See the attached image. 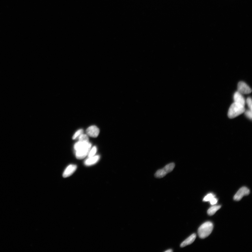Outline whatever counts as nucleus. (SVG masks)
I'll return each instance as SVG.
<instances>
[{
    "label": "nucleus",
    "mask_w": 252,
    "mask_h": 252,
    "mask_svg": "<svg viewBox=\"0 0 252 252\" xmlns=\"http://www.w3.org/2000/svg\"><path fill=\"white\" fill-rule=\"evenodd\" d=\"M213 229V223L210 221L206 222L202 224L198 229V235L200 238H206L212 233Z\"/></svg>",
    "instance_id": "nucleus-1"
},
{
    "label": "nucleus",
    "mask_w": 252,
    "mask_h": 252,
    "mask_svg": "<svg viewBox=\"0 0 252 252\" xmlns=\"http://www.w3.org/2000/svg\"><path fill=\"white\" fill-rule=\"evenodd\" d=\"M245 110L244 106L234 102L230 107L228 115L229 118L232 119L244 113Z\"/></svg>",
    "instance_id": "nucleus-2"
},
{
    "label": "nucleus",
    "mask_w": 252,
    "mask_h": 252,
    "mask_svg": "<svg viewBox=\"0 0 252 252\" xmlns=\"http://www.w3.org/2000/svg\"><path fill=\"white\" fill-rule=\"evenodd\" d=\"M175 166V164L174 163H169L162 169L158 170L154 174L155 177L158 178L164 177L167 174L173 171Z\"/></svg>",
    "instance_id": "nucleus-3"
},
{
    "label": "nucleus",
    "mask_w": 252,
    "mask_h": 252,
    "mask_svg": "<svg viewBox=\"0 0 252 252\" xmlns=\"http://www.w3.org/2000/svg\"><path fill=\"white\" fill-rule=\"evenodd\" d=\"M250 191L246 187H241L234 195V199L236 201H239L242 199V198L245 195H248Z\"/></svg>",
    "instance_id": "nucleus-4"
},
{
    "label": "nucleus",
    "mask_w": 252,
    "mask_h": 252,
    "mask_svg": "<svg viewBox=\"0 0 252 252\" xmlns=\"http://www.w3.org/2000/svg\"><path fill=\"white\" fill-rule=\"evenodd\" d=\"M92 145L84 147L76 151V158L77 159H83L87 156L90 151Z\"/></svg>",
    "instance_id": "nucleus-5"
},
{
    "label": "nucleus",
    "mask_w": 252,
    "mask_h": 252,
    "mask_svg": "<svg viewBox=\"0 0 252 252\" xmlns=\"http://www.w3.org/2000/svg\"><path fill=\"white\" fill-rule=\"evenodd\" d=\"M252 90L249 86L243 82H240L238 84V92L241 94H247L250 93Z\"/></svg>",
    "instance_id": "nucleus-6"
},
{
    "label": "nucleus",
    "mask_w": 252,
    "mask_h": 252,
    "mask_svg": "<svg viewBox=\"0 0 252 252\" xmlns=\"http://www.w3.org/2000/svg\"><path fill=\"white\" fill-rule=\"evenodd\" d=\"M86 132L88 136L96 138L98 136L100 133V130L96 126H91L87 129Z\"/></svg>",
    "instance_id": "nucleus-7"
},
{
    "label": "nucleus",
    "mask_w": 252,
    "mask_h": 252,
    "mask_svg": "<svg viewBox=\"0 0 252 252\" xmlns=\"http://www.w3.org/2000/svg\"><path fill=\"white\" fill-rule=\"evenodd\" d=\"M76 169L77 166L76 165L72 164L68 166L64 170L63 174V177L67 178L72 175L76 171Z\"/></svg>",
    "instance_id": "nucleus-8"
},
{
    "label": "nucleus",
    "mask_w": 252,
    "mask_h": 252,
    "mask_svg": "<svg viewBox=\"0 0 252 252\" xmlns=\"http://www.w3.org/2000/svg\"><path fill=\"white\" fill-rule=\"evenodd\" d=\"M234 102L244 106L245 101L244 97L242 94L238 92H237L234 94Z\"/></svg>",
    "instance_id": "nucleus-9"
},
{
    "label": "nucleus",
    "mask_w": 252,
    "mask_h": 252,
    "mask_svg": "<svg viewBox=\"0 0 252 252\" xmlns=\"http://www.w3.org/2000/svg\"><path fill=\"white\" fill-rule=\"evenodd\" d=\"M196 238V234H193L190 236H189L188 238H187L186 240L183 241L181 244H180V247H184L187 246V245L192 244L194 242Z\"/></svg>",
    "instance_id": "nucleus-10"
},
{
    "label": "nucleus",
    "mask_w": 252,
    "mask_h": 252,
    "mask_svg": "<svg viewBox=\"0 0 252 252\" xmlns=\"http://www.w3.org/2000/svg\"><path fill=\"white\" fill-rule=\"evenodd\" d=\"M100 158V156L99 155L89 157V158L85 160V164L87 166L93 165L98 162Z\"/></svg>",
    "instance_id": "nucleus-11"
},
{
    "label": "nucleus",
    "mask_w": 252,
    "mask_h": 252,
    "mask_svg": "<svg viewBox=\"0 0 252 252\" xmlns=\"http://www.w3.org/2000/svg\"><path fill=\"white\" fill-rule=\"evenodd\" d=\"M221 208V206H214L210 207L207 211V213L210 216L214 215L217 211Z\"/></svg>",
    "instance_id": "nucleus-12"
},
{
    "label": "nucleus",
    "mask_w": 252,
    "mask_h": 252,
    "mask_svg": "<svg viewBox=\"0 0 252 252\" xmlns=\"http://www.w3.org/2000/svg\"><path fill=\"white\" fill-rule=\"evenodd\" d=\"M79 141L81 142H89V138L87 135L82 134L78 138Z\"/></svg>",
    "instance_id": "nucleus-13"
},
{
    "label": "nucleus",
    "mask_w": 252,
    "mask_h": 252,
    "mask_svg": "<svg viewBox=\"0 0 252 252\" xmlns=\"http://www.w3.org/2000/svg\"><path fill=\"white\" fill-rule=\"evenodd\" d=\"M214 197H215V195L214 194L209 193L204 197L203 201L204 202H209Z\"/></svg>",
    "instance_id": "nucleus-14"
},
{
    "label": "nucleus",
    "mask_w": 252,
    "mask_h": 252,
    "mask_svg": "<svg viewBox=\"0 0 252 252\" xmlns=\"http://www.w3.org/2000/svg\"><path fill=\"white\" fill-rule=\"evenodd\" d=\"M97 151V148L96 146H94L91 150H90L88 154V157H90L94 156L96 153Z\"/></svg>",
    "instance_id": "nucleus-15"
},
{
    "label": "nucleus",
    "mask_w": 252,
    "mask_h": 252,
    "mask_svg": "<svg viewBox=\"0 0 252 252\" xmlns=\"http://www.w3.org/2000/svg\"><path fill=\"white\" fill-rule=\"evenodd\" d=\"M83 133V129H81L77 131L75 133L74 135H73L72 138L73 139H75L79 138L80 135L82 134Z\"/></svg>",
    "instance_id": "nucleus-16"
},
{
    "label": "nucleus",
    "mask_w": 252,
    "mask_h": 252,
    "mask_svg": "<svg viewBox=\"0 0 252 252\" xmlns=\"http://www.w3.org/2000/svg\"><path fill=\"white\" fill-rule=\"evenodd\" d=\"M245 115H246L247 118H249L250 119H252V111L250 110H247L244 111Z\"/></svg>",
    "instance_id": "nucleus-17"
},
{
    "label": "nucleus",
    "mask_w": 252,
    "mask_h": 252,
    "mask_svg": "<svg viewBox=\"0 0 252 252\" xmlns=\"http://www.w3.org/2000/svg\"><path fill=\"white\" fill-rule=\"evenodd\" d=\"M247 103L250 110H252V100L251 98H248L247 99Z\"/></svg>",
    "instance_id": "nucleus-18"
},
{
    "label": "nucleus",
    "mask_w": 252,
    "mask_h": 252,
    "mask_svg": "<svg viewBox=\"0 0 252 252\" xmlns=\"http://www.w3.org/2000/svg\"><path fill=\"white\" fill-rule=\"evenodd\" d=\"M211 205H214V204H216L218 202V199L215 197L212 198L209 201Z\"/></svg>",
    "instance_id": "nucleus-19"
},
{
    "label": "nucleus",
    "mask_w": 252,
    "mask_h": 252,
    "mask_svg": "<svg viewBox=\"0 0 252 252\" xmlns=\"http://www.w3.org/2000/svg\"><path fill=\"white\" fill-rule=\"evenodd\" d=\"M173 251V250H172V249H169V250H167L166 251H165L166 252H172Z\"/></svg>",
    "instance_id": "nucleus-20"
}]
</instances>
